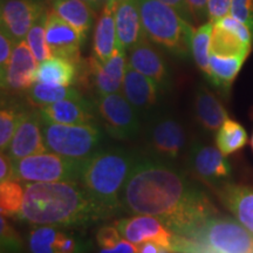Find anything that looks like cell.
Listing matches in <instances>:
<instances>
[{"instance_id": "bcb514c9", "label": "cell", "mask_w": 253, "mask_h": 253, "mask_svg": "<svg viewBox=\"0 0 253 253\" xmlns=\"http://www.w3.org/2000/svg\"><path fill=\"white\" fill-rule=\"evenodd\" d=\"M82 1H84L86 4L89 5L90 7H93L94 9L99 7V4H100V0H82Z\"/></svg>"}, {"instance_id": "836d02e7", "label": "cell", "mask_w": 253, "mask_h": 253, "mask_svg": "<svg viewBox=\"0 0 253 253\" xmlns=\"http://www.w3.org/2000/svg\"><path fill=\"white\" fill-rule=\"evenodd\" d=\"M59 231L55 226L42 225L33 230L30 235V249L32 253H54V243Z\"/></svg>"}, {"instance_id": "6da1fadb", "label": "cell", "mask_w": 253, "mask_h": 253, "mask_svg": "<svg viewBox=\"0 0 253 253\" xmlns=\"http://www.w3.org/2000/svg\"><path fill=\"white\" fill-rule=\"evenodd\" d=\"M121 209L162 220L176 235L189 238L218 213L205 192L160 158L136 157L121 195Z\"/></svg>"}, {"instance_id": "4fadbf2b", "label": "cell", "mask_w": 253, "mask_h": 253, "mask_svg": "<svg viewBox=\"0 0 253 253\" xmlns=\"http://www.w3.org/2000/svg\"><path fill=\"white\" fill-rule=\"evenodd\" d=\"M39 66L26 40L15 43L11 61L1 78V89L6 93H21L28 90L36 82V72Z\"/></svg>"}, {"instance_id": "3957f363", "label": "cell", "mask_w": 253, "mask_h": 253, "mask_svg": "<svg viewBox=\"0 0 253 253\" xmlns=\"http://www.w3.org/2000/svg\"><path fill=\"white\" fill-rule=\"evenodd\" d=\"M136 157L121 148L99 150L82 164L79 183L86 190L102 217L121 209V195Z\"/></svg>"}, {"instance_id": "7dc6e473", "label": "cell", "mask_w": 253, "mask_h": 253, "mask_svg": "<svg viewBox=\"0 0 253 253\" xmlns=\"http://www.w3.org/2000/svg\"><path fill=\"white\" fill-rule=\"evenodd\" d=\"M27 1H34V2H42L43 0H27Z\"/></svg>"}, {"instance_id": "9a60e30c", "label": "cell", "mask_w": 253, "mask_h": 253, "mask_svg": "<svg viewBox=\"0 0 253 253\" xmlns=\"http://www.w3.org/2000/svg\"><path fill=\"white\" fill-rule=\"evenodd\" d=\"M46 151L48 150L43 137V120L41 114L40 112H26L6 153L13 162H18L25 157Z\"/></svg>"}, {"instance_id": "52a82bcc", "label": "cell", "mask_w": 253, "mask_h": 253, "mask_svg": "<svg viewBox=\"0 0 253 253\" xmlns=\"http://www.w3.org/2000/svg\"><path fill=\"white\" fill-rule=\"evenodd\" d=\"M82 164L54 153H41L14 162L15 181L46 183L79 181Z\"/></svg>"}, {"instance_id": "f6af8a7d", "label": "cell", "mask_w": 253, "mask_h": 253, "mask_svg": "<svg viewBox=\"0 0 253 253\" xmlns=\"http://www.w3.org/2000/svg\"><path fill=\"white\" fill-rule=\"evenodd\" d=\"M161 246L153 242H145L138 245V253H158Z\"/></svg>"}, {"instance_id": "60d3db41", "label": "cell", "mask_w": 253, "mask_h": 253, "mask_svg": "<svg viewBox=\"0 0 253 253\" xmlns=\"http://www.w3.org/2000/svg\"><path fill=\"white\" fill-rule=\"evenodd\" d=\"M194 23H202L208 19V0H186Z\"/></svg>"}, {"instance_id": "9c48e42d", "label": "cell", "mask_w": 253, "mask_h": 253, "mask_svg": "<svg viewBox=\"0 0 253 253\" xmlns=\"http://www.w3.org/2000/svg\"><path fill=\"white\" fill-rule=\"evenodd\" d=\"M115 225L123 238L136 245L145 242H153L161 248L176 252L179 236L156 217L135 214L134 217L116 221Z\"/></svg>"}, {"instance_id": "681fc988", "label": "cell", "mask_w": 253, "mask_h": 253, "mask_svg": "<svg viewBox=\"0 0 253 253\" xmlns=\"http://www.w3.org/2000/svg\"><path fill=\"white\" fill-rule=\"evenodd\" d=\"M104 1H106V0H104Z\"/></svg>"}, {"instance_id": "30bf717a", "label": "cell", "mask_w": 253, "mask_h": 253, "mask_svg": "<svg viewBox=\"0 0 253 253\" xmlns=\"http://www.w3.org/2000/svg\"><path fill=\"white\" fill-rule=\"evenodd\" d=\"M189 167L197 178L216 190L231 183L232 169L230 162L218 148L194 144L189 153Z\"/></svg>"}, {"instance_id": "8fae6325", "label": "cell", "mask_w": 253, "mask_h": 253, "mask_svg": "<svg viewBox=\"0 0 253 253\" xmlns=\"http://www.w3.org/2000/svg\"><path fill=\"white\" fill-rule=\"evenodd\" d=\"M126 54V50L118 43L113 55L106 62H100L94 56L88 60L84 75L90 78L96 95L119 93L122 89L126 68L128 65Z\"/></svg>"}, {"instance_id": "f1b7e54d", "label": "cell", "mask_w": 253, "mask_h": 253, "mask_svg": "<svg viewBox=\"0 0 253 253\" xmlns=\"http://www.w3.org/2000/svg\"><path fill=\"white\" fill-rule=\"evenodd\" d=\"M217 148L223 155H231L242 149L248 143V132L240 123L226 120L216 134Z\"/></svg>"}, {"instance_id": "d4e9b609", "label": "cell", "mask_w": 253, "mask_h": 253, "mask_svg": "<svg viewBox=\"0 0 253 253\" xmlns=\"http://www.w3.org/2000/svg\"><path fill=\"white\" fill-rule=\"evenodd\" d=\"M52 11L87 39L95 20V9L82 0H52Z\"/></svg>"}, {"instance_id": "ba28073f", "label": "cell", "mask_w": 253, "mask_h": 253, "mask_svg": "<svg viewBox=\"0 0 253 253\" xmlns=\"http://www.w3.org/2000/svg\"><path fill=\"white\" fill-rule=\"evenodd\" d=\"M93 104L96 116L110 136L119 140H129L140 132V114L122 93L96 95Z\"/></svg>"}, {"instance_id": "74e56055", "label": "cell", "mask_w": 253, "mask_h": 253, "mask_svg": "<svg viewBox=\"0 0 253 253\" xmlns=\"http://www.w3.org/2000/svg\"><path fill=\"white\" fill-rule=\"evenodd\" d=\"M232 0H208V19L211 23H216L225 18L231 12Z\"/></svg>"}, {"instance_id": "8d00e7d4", "label": "cell", "mask_w": 253, "mask_h": 253, "mask_svg": "<svg viewBox=\"0 0 253 253\" xmlns=\"http://www.w3.org/2000/svg\"><path fill=\"white\" fill-rule=\"evenodd\" d=\"M15 42L9 33L1 27L0 30V75H2L11 61Z\"/></svg>"}, {"instance_id": "484cf974", "label": "cell", "mask_w": 253, "mask_h": 253, "mask_svg": "<svg viewBox=\"0 0 253 253\" xmlns=\"http://www.w3.org/2000/svg\"><path fill=\"white\" fill-rule=\"evenodd\" d=\"M246 58L248 56L245 55L223 56L211 53L207 79L214 87L219 88L220 90L227 91L232 86Z\"/></svg>"}, {"instance_id": "7c38bea8", "label": "cell", "mask_w": 253, "mask_h": 253, "mask_svg": "<svg viewBox=\"0 0 253 253\" xmlns=\"http://www.w3.org/2000/svg\"><path fill=\"white\" fill-rule=\"evenodd\" d=\"M148 142L155 156L162 161L178 158L186 144V134L183 126L169 116L158 118L150 125Z\"/></svg>"}, {"instance_id": "4316f807", "label": "cell", "mask_w": 253, "mask_h": 253, "mask_svg": "<svg viewBox=\"0 0 253 253\" xmlns=\"http://www.w3.org/2000/svg\"><path fill=\"white\" fill-rule=\"evenodd\" d=\"M251 46L245 43L236 32L224 27L219 23H213L211 37V53L223 56H249Z\"/></svg>"}, {"instance_id": "5bb4252c", "label": "cell", "mask_w": 253, "mask_h": 253, "mask_svg": "<svg viewBox=\"0 0 253 253\" xmlns=\"http://www.w3.org/2000/svg\"><path fill=\"white\" fill-rule=\"evenodd\" d=\"M45 9L47 8L43 2L27 0H1V27L8 32L15 43L20 42L26 40L31 27Z\"/></svg>"}, {"instance_id": "1f68e13d", "label": "cell", "mask_w": 253, "mask_h": 253, "mask_svg": "<svg viewBox=\"0 0 253 253\" xmlns=\"http://www.w3.org/2000/svg\"><path fill=\"white\" fill-rule=\"evenodd\" d=\"M47 19H48V11L45 9L31 27L26 37L27 45L30 46L32 53L39 63L53 56L46 39Z\"/></svg>"}, {"instance_id": "b9f144b4", "label": "cell", "mask_w": 253, "mask_h": 253, "mask_svg": "<svg viewBox=\"0 0 253 253\" xmlns=\"http://www.w3.org/2000/svg\"><path fill=\"white\" fill-rule=\"evenodd\" d=\"M53 249H54V253H77L78 244L74 238L59 232Z\"/></svg>"}, {"instance_id": "8992f818", "label": "cell", "mask_w": 253, "mask_h": 253, "mask_svg": "<svg viewBox=\"0 0 253 253\" xmlns=\"http://www.w3.org/2000/svg\"><path fill=\"white\" fill-rule=\"evenodd\" d=\"M216 253H253V233L238 220L210 217L189 237Z\"/></svg>"}, {"instance_id": "f546056e", "label": "cell", "mask_w": 253, "mask_h": 253, "mask_svg": "<svg viewBox=\"0 0 253 253\" xmlns=\"http://www.w3.org/2000/svg\"><path fill=\"white\" fill-rule=\"evenodd\" d=\"M213 23L207 21L196 28L191 41V55L197 67L204 73L205 78L209 74V61L211 54V37H212Z\"/></svg>"}, {"instance_id": "83f0119b", "label": "cell", "mask_w": 253, "mask_h": 253, "mask_svg": "<svg viewBox=\"0 0 253 253\" xmlns=\"http://www.w3.org/2000/svg\"><path fill=\"white\" fill-rule=\"evenodd\" d=\"M84 97L75 87L54 86V84L34 82L27 90V99L33 106L42 107L53 104L63 100H77Z\"/></svg>"}, {"instance_id": "4dcf8cb0", "label": "cell", "mask_w": 253, "mask_h": 253, "mask_svg": "<svg viewBox=\"0 0 253 253\" xmlns=\"http://www.w3.org/2000/svg\"><path fill=\"white\" fill-rule=\"evenodd\" d=\"M25 189L20 182L6 181L0 183V211L1 216L20 217L24 203Z\"/></svg>"}, {"instance_id": "7a4b0ae2", "label": "cell", "mask_w": 253, "mask_h": 253, "mask_svg": "<svg viewBox=\"0 0 253 253\" xmlns=\"http://www.w3.org/2000/svg\"><path fill=\"white\" fill-rule=\"evenodd\" d=\"M20 218L37 225H82L102 219L78 181L26 183Z\"/></svg>"}, {"instance_id": "603a6c76", "label": "cell", "mask_w": 253, "mask_h": 253, "mask_svg": "<svg viewBox=\"0 0 253 253\" xmlns=\"http://www.w3.org/2000/svg\"><path fill=\"white\" fill-rule=\"evenodd\" d=\"M194 109L198 123L209 132H217L223 123L229 120L225 107L205 86H198L196 90Z\"/></svg>"}, {"instance_id": "cb8c5ba5", "label": "cell", "mask_w": 253, "mask_h": 253, "mask_svg": "<svg viewBox=\"0 0 253 253\" xmlns=\"http://www.w3.org/2000/svg\"><path fill=\"white\" fill-rule=\"evenodd\" d=\"M78 65L72 60L50 56L38 66L36 82L54 86H72L78 78Z\"/></svg>"}, {"instance_id": "ee69618b", "label": "cell", "mask_w": 253, "mask_h": 253, "mask_svg": "<svg viewBox=\"0 0 253 253\" xmlns=\"http://www.w3.org/2000/svg\"><path fill=\"white\" fill-rule=\"evenodd\" d=\"M100 253H138V245L126 239H121L112 249H101Z\"/></svg>"}, {"instance_id": "e0dca14e", "label": "cell", "mask_w": 253, "mask_h": 253, "mask_svg": "<svg viewBox=\"0 0 253 253\" xmlns=\"http://www.w3.org/2000/svg\"><path fill=\"white\" fill-rule=\"evenodd\" d=\"M128 65L156 82L162 91L170 88L171 75L169 68L162 55L148 39L128 50Z\"/></svg>"}, {"instance_id": "d6a6232c", "label": "cell", "mask_w": 253, "mask_h": 253, "mask_svg": "<svg viewBox=\"0 0 253 253\" xmlns=\"http://www.w3.org/2000/svg\"><path fill=\"white\" fill-rule=\"evenodd\" d=\"M26 112L18 110L14 107H2L0 112V148L1 151H7L9 143L17 131L19 125L23 121Z\"/></svg>"}, {"instance_id": "d6986e66", "label": "cell", "mask_w": 253, "mask_h": 253, "mask_svg": "<svg viewBox=\"0 0 253 253\" xmlns=\"http://www.w3.org/2000/svg\"><path fill=\"white\" fill-rule=\"evenodd\" d=\"M115 24L118 43L126 52L148 39L142 25L137 0H116Z\"/></svg>"}, {"instance_id": "44dd1931", "label": "cell", "mask_w": 253, "mask_h": 253, "mask_svg": "<svg viewBox=\"0 0 253 253\" xmlns=\"http://www.w3.org/2000/svg\"><path fill=\"white\" fill-rule=\"evenodd\" d=\"M116 0H106L96 21L93 37V56L100 62H106L113 55L118 45L115 24Z\"/></svg>"}, {"instance_id": "ffe728a7", "label": "cell", "mask_w": 253, "mask_h": 253, "mask_svg": "<svg viewBox=\"0 0 253 253\" xmlns=\"http://www.w3.org/2000/svg\"><path fill=\"white\" fill-rule=\"evenodd\" d=\"M41 118L45 122L60 125H95L96 113L94 104L81 97L77 100H63L40 108Z\"/></svg>"}, {"instance_id": "277c9868", "label": "cell", "mask_w": 253, "mask_h": 253, "mask_svg": "<svg viewBox=\"0 0 253 253\" xmlns=\"http://www.w3.org/2000/svg\"><path fill=\"white\" fill-rule=\"evenodd\" d=\"M145 37L178 58L191 54L195 30L178 12L160 0H137Z\"/></svg>"}, {"instance_id": "ac0fdd59", "label": "cell", "mask_w": 253, "mask_h": 253, "mask_svg": "<svg viewBox=\"0 0 253 253\" xmlns=\"http://www.w3.org/2000/svg\"><path fill=\"white\" fill-rule=\"evenodd\" d=\"M122 94L138 114L149 112L158 103L161 88L142 73L126 65L122 84Z\"/></svg>"}, {"instance_id": "c3c4849f", "label": "cell", "mask_w": 253, "mask_h": 253, "mask_svg": "<svg viewBox=\"0 0 253 253\" xmlns=\"http://www.w3.org/2000/svg\"><path fill=\"white\" fill-rule=\"evenodd\" d=\"M251 147H252V150H253V134H252V138H251Z\"/></svg>"}, {"instance_id": "e575fe53", "label": "cell", "mask_w": 253, "mask_h": 253, "mask_svg": "<svg viewBox=\"0 0 253 253\" xmlns=\"http://www.w3.org/2000/svg\"><path fill=\"white\" fill-rule=\"evenodd\" d=\"M7 217L1 216L0 219V236H1V246L2 249L7 250L9 252H19L21 249V239L17 231L13 229V226L8 223L6 219Z\"/></svg>"}, {"instance_id": "7402d4cb", "label": "cell", "mask_w": 253, "mask_h": 253, "mask_svg": "<svg viewBox=\"0 0 253 253\" xmlns=\"http://www.w3.org/2000/svg\"><path fill=\"white\" fill-rule=\"evenodd\" d=\"M221 203L237 220L253 233V189L229 183L217 190Z\"/></svg>"}, {"instance_id": "ab89813d", "label": "cell", "mask_w": 253, "mask_h": 253, "mask_svg": "<svg viewBox=\"0 0 253 253\" xmlns=\"http://www.w3.org/2000/svg\"><path fill=\"white\" fill-rule=\"evenodd\" d=\"M6 181H15L14 162L8 154L1 151L0 155V183Z\"/></svg>"}, {"instance_id": "7bdbcfd3", "label": "cell", "mask_w": 253, "mask_h": 253, "mask_svg": "<svg viewBox=\"0 0 253 253\" xmlns=\"http://www.w3.org/2000/svg\"><path fill=\"white\" fill-rule=\"evenodd\" d=\"M160 1L164 2V4L169 5L170 7H172L175 11L178 12V14L184 19V20L189 21L190 24L194 23V19H192L191 12H190L189 6L186 4V0H160Z\"/></svg>"}, {"instance_id": "d590c367", "label": "cell", "mask_w": 253, "mask_h": 253, "mask_svg": "<svg viewBox=\"0 0 253 253\" xmlns=\"http://www.w3.org/2000/svg\"><path fill=\"white\" fill-rule=\"evenodd\" d=\"M230 14L245 24L253 34V0H232Z\"/></svg>"}, {"instance_id": "2e32d148", "label": "cell", "mask_w": 253, "mask_h": 253, "mask_svg": "<svg viewBox=\"0 0 253 253\" xmlns=\"http://www.w3.org/2000/svg\"><path fill=\"white\" fill-rule=\"evenodd\" d=\"M46 39L53 56L80 63V48L86 41L82 34L54 12H48Z\"/></svg>"}, {"instance_id": "f35d334b", "label": "cell", "mask_w": 253, "mask_h": 253, "mask_svg": "<svg viewBox=\"0 0 253 253\" xmlns=\"http://www.w3.org/2000/svg\"><path fill=\"white\" fill-rule=\"evenodd\" d=\"M121 236L118 227L103 226L96 233L97 244L101 249H112L121 240Z\"/></svg>"}, {"instance_id": "5b68a950", "label": "cell", "mask_w": 253, "mask_h": 253, "mask_svg": "<svg viewBox=\"0 0 253 253\" xmlns=\"http://www.w3.org/2000/svg\"><path fill=\"white\" fill-rule=\"evenodd\" d=\"M47 150L84 164L100 150L103 135L96 125H60L43 121Z\"/></svg>"}]
</instances>
